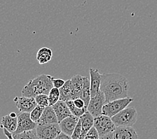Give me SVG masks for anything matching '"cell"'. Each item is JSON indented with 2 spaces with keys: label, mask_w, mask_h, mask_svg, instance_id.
<instances>
[{
  "label": "cell",
  "mask_w": 157,
  "mask_h": 139,
  "mask_svg": "<svg viewBox=\"0 0 157 139\" xmlns=\"http://www.w3.org/2000/svg\"><path fill=\"white\" fill-rule=\"evenodd\" d=\"M100 90L104 94L107 103L128 97L129 83L127 78L120 74H103L101 75Z\"/></svg>",
  "instance_id": "6da1fadb"
},
{
  "label": "cell",
  "mask_w": 157,
  "mask_h": 139,
  "mask_svg": "<svg viewBox=\"0 0 157 139\" xmlns=\"http://www.w3.org/2000/svg\"><path fill=\"white\" fill-rule=\"evenodd\" d=\"M52 76L50 75L41 74L31 79L22 90V95L27 97L35 98L40 94H48L54 87L52 82Z\"/></svg>",
  "instance_id": "7a4b0ae2"
},
{
  "label": "cell",
  "mask_w": 157,
  "mask_h": 139,
  "mask_svg": "<svg viewBox=\"0 0 157 139\" xmlns=\"http://www.w3.org/2000/svg\"><path fill=\"white\" fill-rule=\"evenodd\" d=\"M138 113L134 107H126L112 117L116 127L132 126L137 120Z\"/></svg>",
  "instance_id": "3957f363"
},
{
  "label": "cell",
  "mask_w": 157,
  "mask_h": 139,
  "mask_svg": "<svg viewBox=\"0 0 157 139\" xmlns=\"http://www.w3.org/2000/svg\"><path fill=\"white\" fill-rule=\"evenodd\" d=\"M133 101L134 98L126 97L107 102L103 106L102 115H105L112 118L124 108H126Z\"/></svg>",
  "instance_id": "277c9868"
},
{
  "label": "cell",
  "mask_w": 157,
  "mask_h": 139,
  "mask_svg": "<svg viewBox=\"0 0 157 139\" xmlns=\"http://www.w3.org/2000/svg\"><path fill=\"white\" fill-rule=\"evenodd\" d=\"M94 126L98 130L99 137L113 133L116 128L112 118L105 115H101L94 118Z\"/></svg>",
  "instance_id": "5b68a950"
},
{
  "label": "cell",
  "mask_w": 157,
  "mask_h": 139,
  "mask_svg": "<svg viewBox=\"0 0 157 139\" xmlns=\"http://www.w3.org/2000/svg\"><path fill=\"white\" fill-rule=\"evenodd\" d=\"M36 134L38 139H55L61 133L59 124H38Z\"/></svg>",
  "instance_id": "8992f818"
},
{
  "label": "cell",
  "mask_w": 157,
  "mask_h": 139,
  "mask_svg": "<svg viewBox=\"0 0 157 139\" xmlns=\"http://www.w3.org/2000/svg\"><path fill=\"white\" fill-rule=\"evenodd\" d=\"M38 124L31 119L30 112H20L17 115V126L13 135L33 130L36 128Z\"/></svg>",
  "instance_id": "52a82bcc"
},
{
  "label": "cell",
  "mask_w": 157,
  "mask_h": 139,
  "mask_svg": "<svg viewBox=\"0 0 157 139\" xmlns=\"http://www.w3.org/2000/svg\"><path fill=\"white\" fill-rule=\"evenodd\" d=\"M105 104V95L103 92L100 90L97 95L94 96V97H91L87 107V110L94 118L97 117L102 115L103 106Z\"/></svg>",
  "instance_id": "ba28073f"
},
{
  "label": "cell",
  "mask_w": 157,
  "mask_h": 139,
  "mask_svg": "<svg viewBox=\"0 0 157 139\" xmlns=\"http://www.w3.org/2000/svg\"><path fill=\"white\" fill-rule=\"evenodd\" d=\"M16 107L20 112H31L38 104L35 98L27 96H16L13 99Z\"/></svg>",
  "instance_id": "9c48e42d"
},
{
  "label": "cell",
  "mask_w": 157,
  "mask_h": 139,
  "mask_svg": "<svg viewBox=\"0 0 157 139\" xmlns=\"http://www.w3.org/2000/svg\"><path fill=\"white\" fill-rule=\"evenodd\" d=\"M78 120H79V118L75 115H71L67 116L59 123L61 132L69 136H72Z\"/></svg>",
  "instance_id": "30bf717a"
},
{
  "label": "cell",
  "mask_w": 157,
  "mask_h": 139,
  "mask_svg": "<svg viewBox=\"0 0 157 139\" xmlns=\"http://www.w3.org/2000/svg\"><path fill=\"white\" fill-rule=\"evenodd\" d=\"M90 85L91 97L96 96L100 91V86L101 82V75L98 69H94L93 68H90Z\"/></svg>",
  "instance_id": "8fae6325"
},
{
  "label": "cell",
  "mask_w": 157,
  "mask_h": 139,
  "mask_svg": "<svg viewBox=\"0 0 157 139\" xmlns=\"http://www.w3.org/2000/svg\"><path fill=\"white\" fill-rule=\"evenodd\" d=\"M113 137L114 139H138L136 131L132 126L116 127Z\"/></svg>",
  "instance_id": "7c38bea8"
},
{
  "label": "cell",
  "mask_w": 157,
  "mask_h": 139,
  "mask_svg": "<svg viewBox=\"0 0 157 139\" xmlns=\"http://www.w3.org/2000/svg\"><path fill=\"white\" fill-rule=\"evenodd\" d=\"M59 123L58 119L52 106L45 107L40 119L38 121V124H51Z\"/></svg>",
  "instance_id": "4fadbf2b"
},
{
  "label": "cell",
  "mask_w": 157,
  "mask_h": 139,
  "mask_svg": "<svg viewBox=\"0 0 157 139\" xmlns=\"http://www.w3.org/2000/svg\"><path fill=\"white\" fill-rule=\"evenodd\" d=\"M52 106L55 110L57 119H58L59 123L67 116L72 115L69 106H67L66 102L65 101H59L55 104Z\"/></svg>",
  "instance_id": "5bb4252c"
},
{
  "label": "cell",
  "mask_w": 157,
  "mask_h": 139,
  "mask_svg": "<svg viewBox=\"0 0 157 139\" xmlns=\"http://www.w3.org/2000/svg\"><path fill=\"white\" fill-rule=\"evenodd\" d=\"M60 90V101H67L69 100L75 99L74 88L71 80L65 82V84L59 89Z\"/></svg>",
  "instance_id": "9a60e30c"
},
{
  "label": "cell",
  "mask_w": 157,
  "mask_h": 139,
  "mask_svg": "<svg viewBox=\"0 0 157 139\" xmlns=\"http://www.w3.org/2000/svg\"><path fill=\"white\" fill-rule=\"evenodd\" d=\"M79 120L81 124V136L85 138V135L88 133L92 127H94V117L91 114L87 111L83 115H82Z\"/></svg>",
  "instance_id": "2e32d148"
},
{
  "label": "cell",
  "mask_w": 157,
  "mask_h": 139,
  "mask_svg": "<svg viewBox=\"0 0 157 139\" xmlns=\"http://www.w3.org/2000/svg\"><path fill=\"white\" fill-rule=\"evenodd\" d=\"M17 116L13 117L10 115H8L2 117L0 127L6 128L10 133H13L17 129Z\"/></svg>",
  "instance_id": "e0dca14e"
},
{
  "label": "cell",
  "mask_w": 157,
  "mask_h": 139,
  "mask_svg": "<svg viewBox=\"0 0 157 139\" xmlns=\"http://www.w3.org/2000/svg\"><path fill=\"white\" fill-rule=\"evenodd\" d=\"M52 51L49 48H41L36 54V60L40 64H44L51 61L52 57Z\"/></svg>",
  "instance_id": "ac0fdd59"
},
{
  "label": "cell",
  "mask_w": 157,
  "mask_h": 139,
  "mask_svg": "<svg viewBox=\"0 0 157 139\" xmlns=\"http://www.w3.org/2000/svg\"><path fill=\"white\" fill-rule=\"evenodd\" d=\"M83 87L82 90L81 98L85 102V107H87L89 102L91 98V85H90V80L88 79L86 76H83Z\"/></svg>",
  "instance_id": "d6986e66"
},
{
  "label": "cell",
  "mask_w": 157,
  "mask_h": 139,
  "mask_svg": "<svg viewBox=\"0 0 157 139\" xmlns=\"http://www.w3.org/2000/svg\"><path fill=\"white\" fill-rule=\"evenodd\" d=\"M72 82L73 86L74 88L75 93V99L77 98H80L81 95L82 90L83 87V78L81 75H75L71 79Z\"/></svg>",
  "instance_id": "ffe728a7"
},
{
  "label": "cell",
  "mask_w": 157,
  "mask_h": 139,
  "mask_svg": "<svg viewBox=\"0 0 157 139\" xmlns=\"http://www.w3.org/2000/svg\"><path fill=\"white\" fill-rule=\"evenodd\" d=\"M66 103L67 106H69L71 114H72L73 115L76 116L78 118H80L82 115H83L87 111V108L80 109L77 108V107L74 104L73 100H69V101H66Z\"/></svg>",
  "instance_id": "44dd1931"
},
{
  "label": "cell",
  "mask_w": 157,
  "mask_h": 139,
  "mask_svg": "<svg viewBox=\"0 0 157 139\" xmlns=\"http://www.w3.org/2000/svg\"><path fill=\"white\" fill-rule=\"evenodd\" d=\"M13 137L14 139H38L36 129L14 134L13 135Z\"/></svg>",
  "instance_id": "7402d4cb"
},
{
  "label": "cell",
  "mask_w": 157,
  "mask_h": 139,
  "mask_svg": "<svg viewBox=\"0 0 157 139\" xmlns=\"http://www.w3.org/2000/svg\"><path fill=\"white\" fill-rule=\"evenodd\" d=\"M50 106H53L60 101V90L59 88L53 87L48 94Z\"/></svg>",
  "instance_id": "603a6c76"
},
{
  "label": "cell",
  "mask_w": 157,
  "mask_h": 139,
  "mask_svg": "<svg viewBox=\"0 0 157 139\" xmlns=\"http://www.w3.org/2000/svg\"><path fill=\"white\" fill-rule=\"evenodd\" d=\"M44 108H45L44 106L37 105L33 110H32V112H30L31 119L33 120L34 122L37 123L39 119H40Z\"/></svg>",
  "instance_id": "cb8c5ba5"
},
{
  "label": "cell",
  "mask_w": 157,
  "mask_h": 139,
  "mask_svg": "<svg viewBox=\"0 0 157 139\" xmlns=\"http://www.w3.org/2000/svg\"><path fill=\"white\" fill-rule=\"evenodd\" d=\"M36 102L38 105L42 106H48L49 104V98L48 94H40L38 95L35 97Z\"/></svg>",
  "instance_id": "d4e9b609"
},
{
  "label": "cell",
  "mask_w": 157,
  "mask_h": 139,
  "mask_svg": "<svg viewBox=\"0 0 157 139\" xmlns=\"http://www.w3.org/2000/svg\"><path fill=\"white\" fill-rule=\"evenodd\" d=\"M81 121L80 120H78V122L77 123V125L73 133L72 134V139H84L81 136Z\"/></svg>",
  "instance_id": "484cf974"
},
{
  "label": "cell",
  "mask_w": 157,
  "mask_h": 139,
  "mask_svg": "<svg viewBox=\"0 0 157 139\" xmlns=\"http://www.w3.org/2000/svg\"><path fill=\"white\" fill-rule=\"evenodd\" d=\"M99 135L98 130L94 126L88 131V133L86 134L84 139H99Z\"/></svg>",
  "instance_id": "4316f807"
},
{
  "label": "cell",
  "mask_w": 157,
  "mask_h": 139,
  "mask_svg": "<svg viewBox=\"0 0 157 139\" xmlns=\"http://www.w3.org/2000/svg\"><path fill=\"white\" fill-rule=\"evenodd\" d=\"M52 82L53 86L55 88L60 89L64 84H65L66 81H65L63 79H60V78H55L54 77H52Z\"/></svg>",
  "instance_id": "83f0119b"
},
{
  "label": "cell",
  "mask_w": 157,
  "mask_h": 139,
  "mask_svg": "<svg viewBox=\"0 0 157 139\" xmlns=\"http://www.w3.org/2000/svg\"><path fill=\"white\" fill-rule=\"evenodd\" d=\"M74 104L75 105L77 108H80V109H83V108H87L85 107V102L82 100L81 98H77L73 100Z\"/></svg>",
  "instance_id": "f1b7e54d"
},
{
  "label": "cell",
  "mask_w": 157,
  "mask_h": 139,
  "mask_svg": "<svg viewBox=\"0 0 157 139\" xmlns=\"http://www.w3.org/2000/svg\"><path fill=\"white\" fill-rule=\"evenodd\" d=\"M55 139H72V137H71V136H69V135L61 132V133L55 138Z\"/></svg>",
  "instance_id": "f546056e"
},
{
  "label": "cell",
  "mask_w": 157,
  "mask_h": 139,
  "mask_svg": "<svg viewBox=\"0 0 157 139\" xmlns=\"http://www.w3.org/2000/svg\"><path fill=\"white\" fill-rule=\"evenodd\" d=\"M99 139H114L113 133L103 135V136H100V137H99Z\"/></svg>",
  "instance_id": "4dcf8cb0"
},
{
  "label": "cell",
  "mask_w": 157,
  "mask_h": 139,
  "mask_svg": "<svg viewBox=\"0 0 157 139\" xmlns=\"http://www.w3.org/2000/svg\"><path fill=\"white\" fill-rule=\"evenodd\" d=\"M3 133H4V134L7 137V138L8 139H14L12 133H10V132L7 129H6V128H3Z\"/></svg>",
  "instance_id": "1f68e13d"
}]
</instances>
